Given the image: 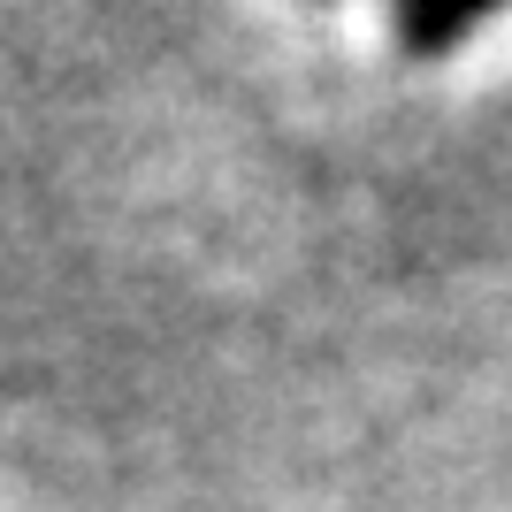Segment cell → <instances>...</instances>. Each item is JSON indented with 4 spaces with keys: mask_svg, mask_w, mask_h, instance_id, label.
<instances>
[{
    "mask_svg": "<svg viewBox=\"0 0 512 512\" xmlns=\"http://www.w3.org/2000/svg\"><path fill=\"white\" fill-rule=\"evenodd\" d=\"M505 0H398V39L413 46V54H444V46H459L482 16H497Z\"/></svg>",
    "mask_w": 512,
    "mask_h": 512,
    "instance_id": "obj_1",
    "label": "cell"
}]
</instances>
